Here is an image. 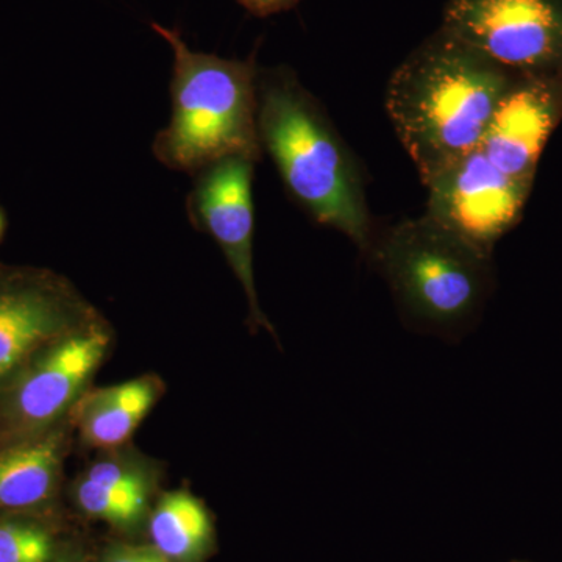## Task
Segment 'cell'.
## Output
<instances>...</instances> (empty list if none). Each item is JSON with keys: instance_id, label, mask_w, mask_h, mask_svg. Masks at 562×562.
I'll list each match as a JSON object with an SVG mask.
<instances>
[{"instance_id": "19", "label": "cell", "mask_w": 562, "mask_h": 562, "mask_svg": "<svg viewBox=\"0 0 562 562\" xmlns=\"http://www.w3.org/2000/svg\"><path fill=\"white\" fill-rule=\"evenodd\" d=\"M514 562H522V561H514Z\"/></svg>"}, {"instance_id": "17", "label": "cell", "mask_w": 562, "mask_h": 562, "mask_svg": "<svg viewBox=\"0 0 562 562\" xmlns=\"http://www.w3.org/2000/svg\"><path fill=\"white\" fill-rule=\"evenodd\" d=\"M54 562H95L90 550L79 539H63Z\"/></svg>"}, {"instance_id": "5", "label": "cell", "mask_w": 562, "mask_h": 562, "mask_svg": "<svg viewBox=\"0 0 562 562\" xmlns=\"http://www.w3.org/2000/svg\"><path fill=\"white\" fill-rule=\"evenodd\" d=\"M113 344V325L102 316L41 351L0 390V446L43 435L69 419Z\"/></svg>"}, {"instance_id": "1", "label": "cell", "mask_w": 562, "mask_h": 562, "mask_svg": "<svg viewBox=\"0 0 562 562\" xmlns=\"http://www.w3.org/2000/svg\"><path fill=\"white\" fill-rule=\"evenodd\" d=\"M519 79L442 27L394 70L387 116L425 188L482 143Z\"/></svg>"}, {"instance_id": "7", "label": "cell", "mask_w": 562, "mask_h": 562, "mask_svg": "<svg viewBox=\"0 0 562 562\" xmlns=\"http://www.w3.org/2000/svg\"><path fill=\"white\" fill-rule=\"evenodd\" d=\"M102 316L60 273L0 269V390L41 351Z\"/></svg>"}, {"instance_id": "4", "label": "cell", "mask_w": 562, "mask_h": 562, "mask_svg": "<svg viewBox=\"0 0 562 562\" xmlns=\"http://www.w3.org/2000/svg\"><path fill=\"white\" fill-rule=\"evenodd\" d=\"M413 328L458 338L475 324L492 288V254L430 214L376 235L369 257Z\"/></svg>"}, {"instance_id": "14", "label": "cell", "mask_w": 562, "mask_h": 562, "mask_svg": "<svg viewBox=\"0 0 562 562\" xmlns=\"http://www.w3.org/2000/svg\"><path fill=\"white\" fill-rule=\"evenodd\" d=\"M61 541L55 516L0 514V562H54Z\"/></svg>"}, {"instance_id": "13", "label": "cell", "mask_w": 562, "mask_h": 562, "mask_svg": "<svg viewBox=\"0 0 562 562\" xmlns=\"http://www.w3.org/2000/svg\"><path fill=\"white\" fill-rule=\"evenodd\" d=\"M147 543L169 562H205L216 550V525L187 487L162 491L146 522Z\"/></svg>"}, {"instance_id": "11", "label": "cell", "mask_w": 562, "mask_h": 562, "mask_svg": "<svg viewBox=\"0 0 562 562\" xmlns=\"http://www.w3.org/2000/svg\"><path fill=\"white\" fill-rule=\"evenodd\" d=\"M74 439L69 417L43 435L0 446V514L55 516Z\"/></svg>"}, {"instance_id": "6", "label": "cell", "mask_w": 562, "mask_h": 562, "mask_svg": "<svg viewBox=\"0 0 562 562\" xmlns=\"http://www.w3.org/2000/svg\"><path fill=\"white\" fill-rule=\"evenodd\" d=\"M441 27L520 79L562 80V0H449Z\"/></svg>"}, {"instance_id": "3", "label": "cell", "mask_w": 562, "mask_h": 562, "mask_svg": "<svg viewBox=\"0 0 562 562\" xmlns=\"http://www.w3.org/2000/svg\"><path fill=\"white\" fill-rule=\"evenodd\" d=\"M150 27L172 52L171 121L155 136V158L190 176L228 157L260 161L255 55L238 60L192 50L177 29Z\"/></svg>"}, {"instance_id": "18", "label": "cell", "mask_w": 562, "mask_h": 562, "mask_svg": "<svg viewBox=\"0 0 562 562\" xmlns=\"http://www.w3.org/2000/svg\"><path fill=\"white\" fill-rule=\"evenodd\" d=\"M5 228H7L5 213H3V210L0 209V241H2L3 233H5Z\"/></svg>"}, {"instance_id": "16", "label": "cell", "mask_w": 562, "mask_h": 562, "mask_svg": "<svg viewBox=\"0 0 562 562\" xmlns=\"http://www.w3.org/2000/svg\"><path fill=\"white\" fill-rule=\"evenodd\" d=\"M236 2L254 16L268 18L294 9L302 0H236Z\"/></svg>"}, {"instance_id": "8", "label": "cell", "mask_w": 562, "mask_h": 562, "mask_svg": "<svg viewBox=\"0 0 562 562\" xmlns=\"http://www.w3.org/2000/svg\"><path fill=\"white\" fill-rule=\"evenodd\" d=\"M255 165L257 161L251 158L228 157L195 172L187 195V216L195 231L206 233L220 246L241 284L251 333L268 331L277 339L276 327L262 312L255 283Z\"/></svg>"}, {"instance_id": "12", "label": "cell", "mask_w": 562, "mask_h": 562, "mask_svg": "<svg viewBox=\"0 0 562 562\" xmlns=\"http://www.w3.org/2000/svg\"><path fill=\"white\" fill-rule=\"evenodd\" d=\"M165 392V380L154 372L110 386H91L70 413L77 442L81 449L94 452L132 443Z\"/></svg>"}, {"instance_id": "2", "label": "cell", "mask_w": 562, "mask_h": 562, "mask_svg": "<svg viewBox=\"0 0 562 562\" xmlns=\"http://www.w3.org/2000/svg\"><path fill=\"white\" fill-rule=\"evenodd\" d=\"M258 135L292 201L317 225L344 233L368 258L379 233L360 166L322 103L288 66L258 70Z\"/></svg>"}, {"instance_id": "15", "label": "cell", "mask_w": 562, "mask_h": 562, "mask_svg": "<svg viewBox=\"0 0 562 562\" xmlns=\"http://www.w3.org/2000/svg\"><path fill=\"white\" fill-rule=\"evenodd\" d=\"M95 562H169L149 543L111 542L103 547Z\"/></svg>"}, {"instance_id": "10", "label": "cell", "mask_w": 562, "mask_h": 562, "mask_svg": "<svg viewBox=\"0 0 562 562\" xmlns=\"http://www.w3.org/2000/svg\"><path fill=\"white\" fill-rule=\"evenodd\" d=\"M562 121V80L519 79L473 149L495 173L532 184L547 140Z\"/></svg>"}, {"instance_id": "9", "label": "cell", "mask_w": 562, "mask_h": 562, "mask_svg": "<svg viewBox=\"0 0 562 562\" xmlns=\"http://www.w3.org/2000/svg\"><path fill=\"white\" fill-rule=\"evenodd\" d=\"M162 479L161 461L127 443L98 452L69 484V502L80 516L132 536L146 528Z\"/></svg>"}]
</instances>
